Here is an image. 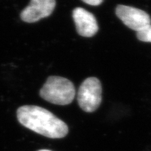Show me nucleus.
Returning a JSON list of instances; mask_svg holds the SVG:
<instances>
[{"label":"nucleus","mask_w":151,"mask_h":151,"mask_svg":"<svg viewBox=\"0 0 151 151\" xmlns=\"http://www.w3.org/2000/svg\"><path fill=\"white\" fill-rule=\"evenodd\" d=\"M17 118L24 127L51 139H61L69 132L65 122L50 111L37 106L20 107L17 111Z\"/></svg>","instance_id":"f257e3e1"},{"label":"nucleus","mask_w":151,"mask_h":151,"mask_svg":"<svg viewBox=\"0 0 151 151\" xmlns=\"http://www.w3.org/2000/svg\"><path fill=\"white\" fill-rule=\"evenodd\" d=\"M40 96L54 104L65 106L71 104L76 95L75 87L67 78L50 76L40 90Z\"/></svg>","instance_id":"f03ea898"},{"label":"nucleus","mask_w":151,"mask_h":151,"mask_svg":"<svg viewBox=\"0 0 151 151\" xmlns=\"http://www.w3.org/2000/svg\"><path fill=\"white\" fill-rule=\"evenodd\" d=\"M101 85L95 77L86 78L79 88L77 100L81 109L87 113L94 112L101 102Z\"/></svg>","instance_id":"7ed1b4c3"},{"label":"nucleus","mask_w":151,"mask_h":151,"mask_svg":"<svg viewBox=\"0 0 151 151\" xmlns=\"http://www.w3.org/2000/svg\"><path fill=\"white\" fill-rule=\"evenodd\" d=\"M116 16L130 29L140 32L151 24L149 15L141 9L125 5H118L116 9Z\"/></svg>","instance_id":"20e7f679"},{"label":"nucleus","mask_w":151,"mask_h":151,"mask_svg":"<svg viewBox=\"0 0 151 151\" xmlns=\"http://www.w3.org/2000/svg\"><path fill=\"white\" fill-rule=\"evenodd\" d=\"M55 5V0H31L29 4L20 13V18L28 23L36 22L50 16Z\"/></svg>","instance_id":"39448f33"},{"label":"nucleus","mask_w":151,"mask_h":151,"mask_svg":"<svg viewBox=\"0 0 151 151\" xmlns=\"http://www.w3.org/2000/svg\"><path fill=\"white\" fill-rule=\"evenodd\" d=\"M77 32L84 37H92L99 29L95 17L83 8L78 7L73 9L72 13Z\"/></svg>","instance_id":"423d86ee"},{"label":"nucleus","mask_w":151,"mask_h":151,"mask_svg":"<svg viewBox=\"0 0 151 151\" xmlns=\"http://www.w3.org/2000/svg\"><path fill=\"white\" fill-rule=\"evenodd\" d=\"M137 37L139 40L143 42H151V24L141 31L138 32Z\"/></svg>","instance_id":"0eeeda50"},{"label":"nucleus","mask_w":151,"mask_h":151,"mask_svg":"<svg viewBox=\"0 0 151 151\" xmlns=\"http://www.w3.org/2000/svg\"><path fill=\"white\" fill-rule=\"evenodd\" d=\"M87 4H89L91 6H99L103 2L104 0H82Z\"/></svg>","instance_id":"6e6552de"},{"label":"nucleus","mask_w":151,"mask_h":151,"mask_svg":"<svg viewBox=\"0 0 151 151\" xmlns=\"http://www.w3.org/2000/svg\"><path fill=\"white\" fill-rule=\"evenodd\" d=\"M38 151H52V150H46V149H43V150H39Z\"/></svg>","instance_id":"1a4fd4ad"}]
</instances>
